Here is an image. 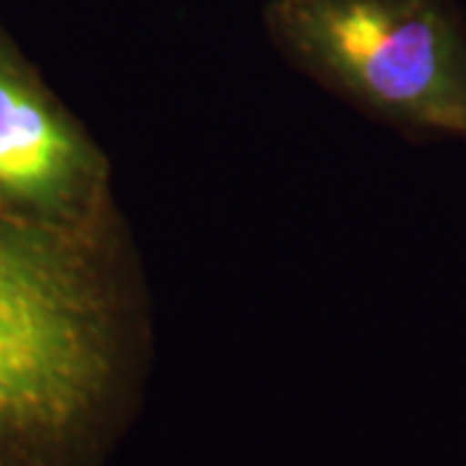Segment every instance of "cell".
Wrapping results in <instances>:
<instances>
[{
	"label": "cell",
	"instance_id": "cell-1",
	"mask_svg": "<svg viewBox=\"0 0 466 466\" xmlns=\"http://www.w3.org/2000/svg\"><path fill=\"white\" fill-rule=\"evenodd\" d=\"M143 339L119 210L81 228L0 210V461L84 466L115 425Z\"/></svg>",
	"mask_w": 466,
	"mask_h": 466
},
{
	"label": "cell",
	"instance_id": "cell-2",
	"mask_svg": "<svg viewBox=\"0 0 466 466\" xmlns=\"http://www.w3.org/2000/svg\"><path fill=\"white\" fill-rule=\"evenodd\" d=\"M275 47L412 140L466 143V21L451 0H269Z\"/></svg>",
	"mask_w": 466,
	"mask_h": 466
},
{
	"label": "cell",
	"instance_id": "cell-3",
	"mask_svg": "<svg viewBox=\"0 0 466 466\" xmlns=\"http://www.w3.org/2000/svg\"><path fill=\"white\" fill-rule=\"evenodd\" d=\"M0 210L63 228L116 210L109 158L3 26Z\"/></svg>",
	"mask_w": 466,
	"mask_h": 466
},
{
	"label": "cell",
	"instance_id": "cell-4",
	"mask_svg": "<svg viewBox=\"0 0 466 466\" xmlns=\"http://www.w3.org/2000/svg\"><path fill=\"white\" fill-rule=\"evenodd\" d=\"M0 466H5V464H3V461H0Z\"/></svg>",
	"mask_w": 466,
	"mask_h": 466
}]
</instances>
